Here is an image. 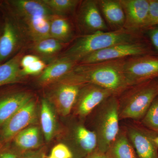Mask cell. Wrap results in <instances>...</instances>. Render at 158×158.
<instances>
[{
  "instance_id": "cell-1",
  "label": "cell",
  "mask_w": 158,
  "mask_h": 158,
  "mask_svg": "<svg viewBox=\"0 0 158 158\" xmlns=\"http://www.w3.org/2000/svg\"><path fill=\"white\" fill-rule=\"evenodd\" d=\"M126 59L77 64L58 81L95 85L110 90L115 96H119L130 87L124 74Z\"/></svg>"
},
{
  "instance_id": "cell-2",
  "label": "cell",
  "mask_w": 158,
  "mask_h": 158,
  "mask_svg": "<svg viewBox=\"0 0 158 158\" xmlns=\"http://www.w3.org/2000/svg\"><path fill=\"white\" fill-rule=\"evenodd\" d=\"M7 3L18 25L34 43L50 37V25L54 14L41 0H12Z\"/></svg>"
},
{
  "instance_id": "cell-3",
  "label": "cell",
  "mask_w": 158,
  "mask_h": 158,
  "mask_svg": "<svg viewBox=\"0 0 158 158\" xmlns=\"http://www.w3.org/2000/svg\"><path fill=\"white\" fill-rule=\"evenodd\" d=\"M140 38L139 33L124 29L82 35L64 52L62 57L78 63L93 53L116 44L139 40Z\"/></svg>"
},
{
  "instance_id": "cell-4",
  "label": "cell",
  "mask_w": 158,
  "mask_h": 158,
  "mask_svg": "<svg viewBox=\"0 0 158 158\" xmlns=\"http://www.w3.org/2000/svg\"><path fill=\"white\" fill-rule=\"evenodd\" d=\"M157 96L158 81L156 80L129 87L118 97L119 119L140 122Z\"/></svg>"
},
{
  "instance_id": "cell-5",
  "label": "cell",
  "mask_w": 158,
  "mask_h": 158,
  "mask_svg": "<svg viewBox=\"0 0 158 158\" xmlns=\"http://www.w3.org/2000/svg\"><path fill=\"white\" fill-rule=\"evenodd\" d=\"M118 97L112 95L94 111L92 129L96 135L97 148L106 153L118 135L119 126Z\"/></svg>"
},
{
  "instance_id": "cell-6",
  "label": "cell",
  "mask_w": 158,
  "mask_h": 158,
  "mask_svg": "<svg viewBox=\"0 0 158 158\" xmlns=\"http://www.w3.org/2000/svg\"><path fill=\"white\" fill-rule=\"evenodd\" d=\"M124 74L129 87L158 77V57L142 55L127 58Z\"/></svg>"
},
{
  "instance_id": "cell-7",
  "label": "cell",
  "mask_w": 158,
  "mask_h": 158,
  "mask_svg": "<svg viewBox=\"0 0 158 158\" xmlns=\"http://www.w3.org/2000/svg\"><path fill=\"white\" fill-rule=\"evenodd\" d=\"M140 40L119 44L98 51L85 57L78 64H89L146 55L147 47Z\"/></svg>"
},
{
  "instance_id": "cell-8",
  "label": "cell",
  "mask_w": 158,
  "mask_h": 158,
  "mask_svg": "<svg viewBox=\"0 0 158 158\" xmlns=\"http://www.w3.org/2000/svg\"><path fill=\"white\" fill-rule=\"evenodd\" d=\"M125 127L138 158H158V147L154 140L157 133L148 129L139 122Z\"/></svg>"
},
{
  "instance_id": "cell-9",
  "label": "cell",
  "mask_w": 158,
  "mask_h": 158,
  "mask_svg": "<svg viewBox=\"0 0 158 158\" xmlns=\"http://www.w3.org/2000/svg\"><path fill=\"white\" fill-rule=\"evenodd\" d=\"M68 144L73 158H85L97 148L96 135L81 122H75L69 128Z\"/></svg>"
},
{
  "instance_id": "cell-10",
  "label": "cell",
  "mask_w": 158,
  "mask_h": 158,
  "mask_svg": "<svg viewBox=\"0 0 158 158\" xmlns=\"http://www.w3.org/2000/svg\"><path fill=\"white\" fill-rule=\"evenodd\" d=\"M77 21L79 28L88 35L110 31L99 8L98 1L85 0L79 4Z\"/></svg>"
},
{
  "instance_id": "cell-11",
  "label": "cell",
  "mask_w": 158,
  "mask_h": 158,
  "mask_svg": "<svg viewBox=\"0 0 158 158\" xmlns=\"http://www.w3.org/2000/svg\"><path fill=\"white\" fill-rule=\"evenodd\" d=\"M36 115V102L31 99L11 116L0 129V140L2 144H8L21 131L28 127L35 120Z\"/></svg>"
},
{
  "instance_id": "cell-12",
  "label": "cell",
  "mask_w": 158,
  "mask_h": 158,
  "mask_svg": "<svg viewBox=\"0 0 158 158\" xmlns=\"http://www.w3.org/2000/svg\"><path fill=\"white\" fill-rule=\"evenodd\" d=\"M112 95H114L110 90L96 85H83L73 110L74 114L80 119H84Z\"/></svg>"
},
{
  "instance_id": "cell-13",
  "label": "cell",
  "mask_w": 158,
  "mask_h": 158,
  "mask_svg": "<svg viewBox=\"0 0 158 158\" xmlns=\"http://www.w3.org/2000/svg\"><path fill=\"white\" fill-rule=\"evenodd\" d=\"M124 11L125 21L123 29L140 33L146 28L150 2L147 0H119Z\"/></svg>"
},
{
  "instance_id": "cell-14",
  "label": "cell",
  "mask_w": 158,
  "mask_h": 158,
  "mask_svg": "<svg viewBox=\"0 0 158 158\" xmlns=\"http://www.w3.org/2000/svg\"><path fill=\"white\" fill-rule=\"evenodd\" d=\"M58 82L59 84L52 94L51 99L57 112L61 116H66L73 110L83 85Z\"/></svg>"
},
{
  "instance_id": "cell-15",
  "label": "cell",
  "mask_w": 158,
  "mask_h": 158,
  "mask_svg": "<svg viewBox=\"0 0 158 158\" xmlns=\"http://www.w3.org/2000/svg\"><path fill=\"white\" fill-rule=\"evenodd\" d=\"M0 36V64L17 49L20 40V28L14 18L6 17Z\"/></svg>"
},
{
  "instance_id": "cell-16",
  "label": "cell",
  "mask_w": 158,
  "mask_h": 158,
  "mask_svg": "<svg viewBox=\"0 0 158 158\" xmlns=\"http://www.w3.org/2000/svg\"><path fill=\"white\" fill-rule=\"evenodd\" d=\"M31 99V95L23 92H8L0 95V129Z\"/></svg>"
},
{
  "instance_id": "cell-17",
  "label": "cell",
  "mask_w": 158,
  "mask_h": 158,
  "mask_svg": "<svg viewBox=\"0 0 158 158\" xmlns=\"http://www.w3.org/2000/svg\"><path fill=\"white\" fill-rule=\"evenodd\" d=\"M102 16L110 31L123 29L125 17L119 0H98Z\"/></svg>"
},
{
  "instance_id": "cell-18",
  "label": "cell",
  "mask_w": 158,
  "mask_h": 158,
  "mask_svg": "<svg viewBox=\"0 0 158 158\" xmlns=\"http://www.w3.org/2000/svg\"><path fill=\"white\" fill-rule=\"evenodd\" d=\"M77 64L71 59L62 57L46 66L40 74L39 82L43 85H48L59 81L70 72Z\"/></svg>"
},
{
  "instance_id": "cell-19",
  "label": "cell",
  "mask_w": 158,
  "mask_h": 158,
  "mask_svg": "<svg viewBox=\"0 0 158 158\" xmlns=\"http://www.w3.org/2000/svg\"><path fill=\"white\" fill-rule=\"evenodd\" d=\"M11 141L12 147L20 154L36 149L41 145L40 130L37 127H29L21 131Z\"/></svg>"
},
{
  "instance_id": "cell-20",
  "label": "cell",
  "mask_w": 158,
  "mask_h": 158,
  "mask_svg": "<svg viewBox=\"0 0 158 158\" xmlns=\"http://www.w3.org/2000/svg\"><path fill=\"white\" fill-rule=\"evenodd\" d=\"M105 153L109 158H138L125 126L120 127L118 135Z\"/></svg>"
},
{
  "instance_id": "cell-21",
  "label": "cell",
  "mask_w": 158,
  "mask_h": 158,
  "mask_svg": "<svg viewBox=\"0 0 158 158\" xmlns=\"http://www.w3.org/2000/svg\"><path fill=\"white\" fill-rule=\"evenodd\" d=\"M22 57L21 54L19 53L0 64V88L17 83L22 78L20 66Z\"/></svg>"
},
{
  "instance_id": "cell-22",
  "label": "cell",
  "mask_w": 158,
  "mask_h": 158,
  "mask_svg": "<svg viewBox=\"0 0 158 158\" xmlns=\"http://www.w3.org/2000/svg\"><path fill=\"white\" fill-rule=\"evenodd\" d=\"M50 36L62 43L70 41L73 36V28L70 22L63 16L54 15L51 20Z\"/></svg>"
},
{
  "instance_id": "cell-23",
  "label": "cell",
  "mask_w": 158,
  "mask_h": 158,
  "mask_svg": "<svg viewBox=\"0 0 158 158\" xmlns=\"http://www.w3.org/2000/svg\"><path fill=\"white\" fill-rule=\"evenodd\" d=\"M41 129L46 140H52L56 131V119L51 103L46 99L41 101L40 113Z\"/></svg>"
},
{
  "instance_id": "cell-24",
  "label": "cell",
  "mask_w": 158,
  "mask_h": 158,
  "mask_svg": "<svg viewBox=\"0 0 158 158\" xmlns=\"http://www.w3.org/2000/svg\"><path fill=\"white\" fill-rule=\"evenodd\" d=\"M54 15L63 16L73 13L81 1L77 0H41Z\"/></svg>"
},
{
  "instance_id": "cell-25",
  "label": "cell",
  "mask_w": 158,
  "mask_h": 158,
  "mask_svg": "<svg viewBox=\"0 0 158 158\" xmlns=\"http://www.w3.org/2000/svg\"><path fill=\"white\" fill-rule=\"evenodd\" d=\"M63 43L59 40L50 37L35 43L34 50L38 53L44 55H53L61 50Z\"/></svg>"
},
{
  "instance_id": "cell-26",
  "label": "cell",
  "mask_w": 158,
  "mask_h": 158,
  "mask_svg": "<svg viewBox=\"0 0 158 158\" xmlns=\"http://www.w3.org/2000/svg\"><path fill=\"white\" fill-rule=\"evenodd\" d=\"M139 122L148 129L158 134V96L153 101L147 113Z\"/></svg>"
},
{
  "instance_id": "cell-27",
  "label": "cell",
  "mask_w": 158,
  "mask_h": 158,
  "mask_svg": "<svg viewBox=\"0 0 158 158\" xmlns=\"http://www.w3.org/2000/svg\"><path fill=\"white\" fill-rule=\"evenodd\" d=\"M50 156L56 158H73L72 152L66 144L60 143L54 146Z\"/></svg>"
},
{
  "instance_id": "cell-28",
  "label": "cell",
  "mask_w": 158,
  "mask_h": 158,
  "mask_svg": "<svg viewBox=\"0 0 158 158\" xmlns=\"http://www.w3.org/2000/svg\"><path fill=\"white\" fill-rule=\"evenodd\" d=\"M46 67L44 62L38 59L26 68L21 69L22 73L23 76L41 73Z\"/></svg>"
},
{
  "instance_id": "cell-29",
  "label": "cell",
  "mask_w": 158,
  "mask_h": 158,
  "mask_svg": "<svg viewBox=\"0 0 158 158\" xmlns=\"http://www.w3.org/2000/svg\"><path fill=\"white\" fill-rule=\"evenodd\" d=\"M149 15L146 28L158 25V1H149Z\"/></svg>"
},
{
  "instance_id": "cell-30",
  "label": "cell",
  "mask_w": 158,
  "mask_h": 158,
  "mask_svg": "<svg viewBox=\"0 0 158 158\" xmlns=\"http://www.w3.org/2000/svg\"><path fill=\"white\" fill-rule=\"evenodd\" d=\"M0 158H21L20 154L8 144L0 147Z\"/></svg>"
},
{
  "instance_id": "cell-31",
  "label": "cell",
  "mask_w": 158,
  "mask_h": 158,
  "mask_svg": "<svg viewBox=\"0 0 158 158\" xmlns=\"http://www.w3.org/2000/svg\"><path fill=\"white\" fill-rule=\"evenodd\" d=\"M39 59L37 56L32 55H27L22 57L20 61L21 68H26Z\"/></svg>"
},
{
  "instance_id": "cell-32",
  "label": "cell",
  "mask_w": 158,
  "mask_h": 158,
  "mask_svg": "<svg viewBox=\"0 0 158 158\" xmlns=\"http://www.w3.org/2000/svg\"><path fill=\"white\" fill-rule=\"evenodd\" d=\"M21 158H43L42 154L37 151H29L20 153Z\"/></svg>"
},
{
  "instance_id": "cell-33",
  "label": "cell",
  "mask_w": 158,
  "mask_h": 158,
  "mask_svg": "<svg viewBox=\"0 0 158 158\" xmlns=\"http://www.w3.org/2000/svg\"><path fill=\"white\" fill-rule=\"evenodd\" d=\"M149 36L153 45L158 50V28L152 30L150 32Z\"/></svg>"
},
{
  "instance_id": "cell-34",
  "label": "cell",
  "mask_w": 158,
  "mask_h": 158,
  "mask_svg": "<svg viewBox=\"0 0 158 158\" xmlns=\"http://www.w3.org/2000/svg\"><path fill=\"white\" fill-rule=\"evenodd\" d=\"M85 158H109L106 154L96 148Z\"/></svg>"
},
{
  "instance_id": "cell-35",
  "label": "cell",
  "mask_w": 158,
  "mask_h": 158,
  "mask_svg": "<svg viewBox=\"0 0 158 158\" xmlns=\"http://www.w3.org/2000/svg\"><path fill=\"white\" fill-rule=\"evenodd\" d=\"M155 142L157 146L158 147V134L156 136L155 138L154 139Z\"/></svg>"
},
{
  "instance_id": "cell-36",
  "label": "cell",
  "mask_w": 158,
  "mask_h": 158,
  "mask_svg": "<svg viewBox=\"0 0 158 158\" xmlns=\"http://www.w3.org/2000/svg\"><path fill=\"white\" fill-rule=\"evenodd\" d=\"M48 158H56L50 155L48 157Z\"/></svg>"
},
{
  "instance_id": "cell-37",
  "label": "cell",
  "mask_w": 158,
  "mask_h": 158,
  "mask_svg": "<svg viewBox=\"0 0 158 158\" xmlns=\"http://www.w3.org/2000/svg\"><path fill=\"white\" fill-rule=\"evenodd\" d=\"M2 145H3V144H2V142H1V140H0V147H1V146H2Z\"/></svg>"
},
{
  "instance_id": "cell-38",
  "label": "cell",
  "mask_w": 158,
  "mask_h": 158,
  "mask_svg": "<svg viewBox=\"0 0 158 158\" xmlns=\"http://www.w3.org/2000/svg\"></svg>"
}]
</instances>
